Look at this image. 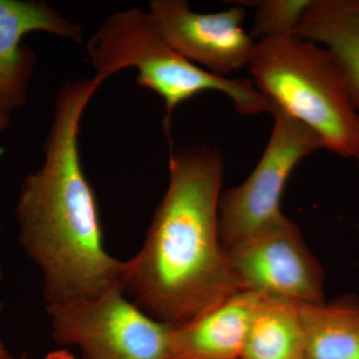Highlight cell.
I'll return each mask as SVG.
<instances>
[{
	"label": "cell",
	"mask_w": 359,
	"mask_h": 359,
	"mask_svg": "<svg viewBox=\"0 0 359 359\" xmlns=\"http://www.w3.org/2000/svg\"><path fill=\"white\" fill-rule=\"evenodd\" d=\"M102 83L95 75L63 85L43 164L23 181L15 208L20 244L41 269L47 306L122 290L125 261L104 247L95 194L78 146L82 114Z\"/></svg>",
	"instance_id": "obj_1"
},
{
	"label": "cell",
	"mask_w": 359,
	"mask_h": 359,
	"mask_svg": "<svg viewBox=\"0 0 359 359\" xmlns=\"http://www.w3.org/2000/svg\"><path fill=\"white\" fill-rule=\"evenodd\" d=\"M169 169L145 242L125 261L122 290L151 318L178 327L243 290L219 237L221 153H176Z\"/></svg>",
	"instance_id": "obj_2"
},
{
	"label": "cell",
	"mask_w": 359,
	"mask_h": 359,
	"mask_svg": "<svg viewBox=\"0 0 359 359\" xmlns=\"http://www.w3.org/2000/svg\"><path fill=\"white\" fill-rule=\"evenodd\" d=\"M255 86L276 109L308 126L342 158L359 151V113L325 47L294 36L257 41L249 63Z\"/></svg>",
	"instance_id": "obj_3"
},
{
	"label": "cell",
	"mask_w": 359,
	"mask_h": 359,
	"mask_svg": "<svg viewBox=\"0 0 359 359\" xmlns=\"http://www.w3.org/2000/svg\"><path fill=\"white\" fill-rule=\"evenodd\" d=\"M87 49L96 76L104 81L125 68H137V84L164 101L166 126L180 104L205 91L228 96L242 115L275 110L252 79L218 76L184 57L163 39L150 14L139 8L111 14Z\"/></svg>",
	"instance_id": "obj_4"
},
{
	"label": "cell",
	"mask_w": 359,
	"mask_h": 359,
	"mask_svg": "<svg viewBox=\"0 0 359 359\" xmlns=\"http://www.w3.org/2000/svg\"><path fill=\"white\" fill-rule=\"evenodd\" d=\"M46 309L55 341L79 347L81 359H171L173 327L151 318L121 289Z\"/></svg>",
	"instance_id": "obj_5"
},
{
	"label": "cell",
	"mask_w": 359,
	"mask_h": 359,
	"mask_svg": "<svg viewBox=\"0 0 359 359\" xmlns=\"http://www.w3.org/2000/svg\"><path fill=\"white\" fill-rule=\"evenodd\" d=\"M273 115V132L257 167L244 183L219 197V237L226 250L282 216L283 193L292 171L304 158L325 149L306 125L278 109Z\"/></svg>",
	"instance_id": "obj_6"
},
{
	"label": "cell",
	"mask_w": 359,
	"mask_h": 359,
	"mask_svg": "<svg viewBox=\"0 0 359 359\" xmlns=\"http://www.w3.org/2000/svg\"><path fill=\"white\" fill-rule=\"evenodd\" d=\"M226 250L243 290L297 304L327 302L323 266L285 215Z\"/></svg>",
	"instance_id": "obj_7"
},
{
	"label": "cell",
	"mask_w": 359,
	"mask_h": 359,
	"mask_svg": "<svg viewBox=\"0 0 359 359\" xmlns=\"http://www.w3.org/2000/svg\"><path fill=\"white\" fill-rule=\"evenodd\" d=\"M149 8L163 39L191 62L221 77L249 65L257 42L243 28L242 6L203 14L185 0H153Z\"/></svg>",
	"instance_id": "obj_8"
},
{
	"label": "cell",
	"mask_w": 359,
	"mask_h": 359,
	"mask_svg": "<svg viewBox=\"0 0 359 359\" xmlns=\"http://www.w3.org/2000/svg\"><path fill=\"white\" fill-rule=\"evenodd\" d=\"M42 32L81 43V26L43 1L0 0V105L11 113L25 105L35 55L21 45L27 33Z\"/></svg>",
	"instance_id": "obj_9"
},
{
	"label": "cell",
	"mask_w": 359,
	"mask_h": 359,
	"mask_svg": "<svg viewBox=\"0 0 359 359\" xmlns=\"http://www.w3.org/2000/svg\"><path fill=\"white\" fill-rule=\"evenodd\" d=\"M261 299L262 295L243 290L173 327L171 359H241Z\"/></svg>",
	"instance_id": "obj_10"
},
{
	"label": "cell",
	"mask_w": 359,
	"mask_h": 359,
	"mask_svg": "<svg viewBox=\"0 0 359 359\" xmlns=\"http://www.w3.org/2000/svg\"><path fill=\"white\" fill-rule=\"evenodd\" d=\"M294 36L325 45L359 111V0H313Z\"/></svg>",
	"instance_id": "obj_11"
},
{
	"label": "cell",
	"mask_w": 359,
	"mask_h": 359,
	"mask_svg": "<svg viewBox=\"0 0 359 359\" xmlns=\"http://www.w3.org/2000/svg\"><path fill=\"white\" fill-rule=\"evenodd\" d=\"M306 359H359V299L299 304Z\"/></svg>",
	"instance_id": "obj_12"
},
{
	"label": "cell",
	"mask_w": 359,
	"mask_h": 359,
	"mask_svg": "<svg viewBox=\"0 0 359 359\" xmlns=\"http://www.w3.org/2000/svg\"><path fill=\"white\" fill-rule=\"evenodd\" d=\"M241 359H306L299 304L262 297Z\"/></svg>",
	"instance_id": "obj_13"
},
{
	"label": "cell",
	"mask_w": 359,
	"mask_h": 359,
	"mask_svg": "<svg viewBox=\"0 0 359 359\" xmlns=\"http://www.w3.org/2000/svg\"><path fill=\"white\" fill-rule=\"evenodd\" d=\"M313 0H248L233 1L254 7L255 16L250 35L252 39L294 36L297 25Z\"/></svg>",
	"instance_id": "obj_14"
},
{
	"label": "cell",
	"mask_w": 359,
	"mask_h": 359,
	"mask_svg": "<svg viewBox=\"0 0 359 359\" xmlns=\"http://www.w3.org/2000/svg\"><path fill=\"white\" fill-rule=\"evenodd\" d=\"M9 122H11V112L4 109L1 105H0V133L4 131L8 127ZM2 278V269L0 266V280ZM2 311V304H0V313Z\"/></svg>",
	"instance_id": "obj_15"
},
{
	"label": "cell",
	"mask_w": 359,
	"mask_h": 359,
	"mask_svg": "<svg viewBox=\"0 0 359 359\" xmlns=\"http://www.w3.org/2000/svg\"><path fill=\"white\" fill-rule=\"evenodd\" d=\"M43 359H78L66 351H56L47 354Z\"/></svg>",
	"instance_id": "obj_16"
},
{
	"label": "cell",
	"mask_w": 359,
	"mask_h": 359,
	"mask_svg": "<svg viewBox=\"0 0 359 359\" xmlns=\"http://www.w3.org/2000/svg\"><path fill=\"white\" fill-rule=\"evenodd\" d=\"M0 359H13L11 353H9L8 349L4 346V342L0 339Z\"/></svg>",
	"instance_id": "obj_17"
},
{
	"label": "cell",
	"mask_w": 359,
	"mask_h": 359,
	"mask_svg": "<svg viewBox=\"0 0 359 359\" xmlns=\"http://www.w3.org/2000/svg\"><path fill=\"white\" fill-rule=\"evenodd\" d=\"M355 159L358 160V165H359V151H358V154H356V156H355Z\"/></svg>",
	"instance_id": "obj_18"
},
{
	"label": "cell",
	"mask_w": 359,
	"mask_h": 359,
	"mask_svg": "<svg viewBox=\"0 0 359 359\" xmlns=\"http://www.w3.org/2000/svg\"><path fill=\"white\" fill-rule=\"evenodd\" d=\"M21 359H33V358H27V356H26V355H23L22 358H21Z\"/></svg>",
	"instance_id": "obj_19"
}]
</instances>
